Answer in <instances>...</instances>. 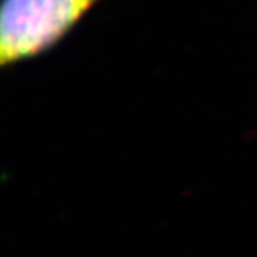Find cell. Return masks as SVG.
Segmentation results:
<instances>
[{
	"instance_id": "obj_1",
	"label": "cell",
	"mask_w": 257,
	"mask_h": 257,
	"mask_svg": "<svg viewBox=\"0 0 257 257\" xmlns=\"http://www.w3.org/2000/svg\"><path fill=\"white\" fill-rule=\"evenodd\" d=\"M98 0H4L0 61L31 58L58 42Z\"/></svg>"
}]
</instances>
